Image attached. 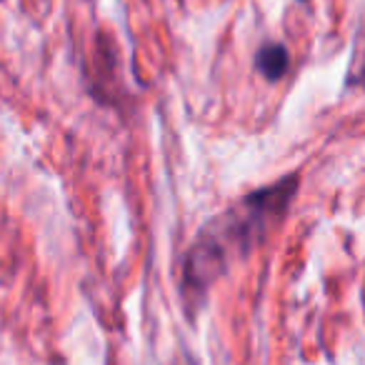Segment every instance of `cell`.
Segmentation results:
<instances>
[{
  "mask_svg": "<svg viewBox=\"0 0 365 365\" xmlns=\"http://www.w3.org/2000/svg\"><path fill=\"white\" fill-rule=\"evenodd\" d=\"M295 193V178H285L273 188L258 190L250 198L240 200L223 218L205 225L200 238L190 248L185 258V298L198 303L205 290L213 285L218 275H223L228 258L233 253L243 255L253 243H260L288 210L290 198Z\"/></svg>",
  "mask_w": 365,
  "mask_h": 365,
  "instance_id": "obj_1",
  "label": "cell"
},
{
  "mask_svg": "<svg viewBox=\"0 0 365 365\" xmlns=\"http://www.w3.org/2000/svg\"><path fill=\"white\" fill-rule=\"evenodd\" d=\"M353 83L365 88V43H360V51H358V58H355V66H353Z\"/></svg>",
  "mask_w": 365,
  "mask_h": 365,
  "instance_id": "obj_3",
  "label": "cell"
},
{
  "mask_svg": "<svg viewBox=\"0 0 365 365\" xmlns=\"http://www.w3.org/2000/svg\"><path fill=\"white\" fill-rule=\"evenodd\" d=\"M255 63H258V71L263 73L268 81H278V78L288 71V53H285L283 46H265V48H260Z\"/></svg>",
  "mask_w": 365,
  "mask_h": 365,
  "instance_id": "obj_2",
  "label": "cell"
}]
</instances>
